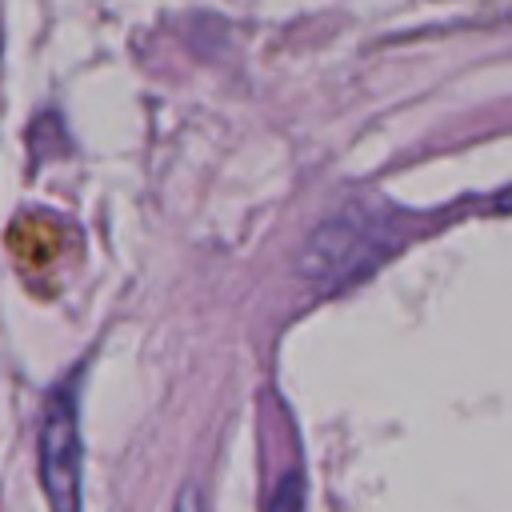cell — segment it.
Segmentation results:
<instances>
[{
	"label": "cell",
	"mask_w": 512,
	"mask_h": 512,
	"mask_svg": "<svg viewBox=\"0 0 512 512\" xmlns=\"http://www.w3.org/2000/svg\"><path fill=\"white\" fill-rule=\"evenodd\" d=\"M172 512H204V500H200V488L196 484H184L180 496H176V508Z\"/></svg>",
	"instance_id": "obj_3"
},
{
	"label": "cell",
	"mask_w": 512,
	"mask_h": 512,
	"mask_svg": "<svg viewBox=\"0 0 512 512\" xmlns=\"http://www.w3.org/2000/svg\"><path fill=\"white\" fill-rule=\"evenodd\" d=\"M36 464H40V488L48 496L52 512H84V488H80V412H76V388L64 384L44 400L40 436H36Z\"/></svg>",
	"instance_id": "obj_1"
},
{
	"label": "cell",
	"mask_w": 512,
	"mask_h": 512,
	"mask_svg": "<svg viewBox=\"0 0 512 512\" xmlns=\"http://www.w3.org/2000/svg\"><path fill=\"white\" fill-rule=\"evenodd\" d=\"M496 208H512V188H504V192L496 196Z\"/></svg>",
	"instance_id": "obj_4"
},
{
	"label": "cell",
	"mask_w": 512,
	"mask_h": 512,
	"mask_svg": "<svg viewBox=\"0 0 512 512\" xmlns=\"http://www.w3.org/2000/svg\"><path fill=\"white\" fill-rule=\"evenodd\" d=\"M380 256H384V244L372 236L368 224H360V220H328L300 248V272L308 280L332 288V284H344L348 276H360Z\"/></svg>",
	"instance_id": "obj_2"
}]
</instances>
